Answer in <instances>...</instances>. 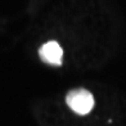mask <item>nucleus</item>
I'll return each instance as SVG.
<instances>
[{
	"label": "nucleus",
	"instance_id": "f257e3e1",
	"mask_svg": "<svg viewBox=\"0 0 126 126\" xmlns=\"http://www.w3.org/2000/svg\"><path fill=\"white\" fill-rule=\"evenodd\" d=\"M66 102H67V106L75 113L80 114V116L88 114L94 108V104H95L93 94L89 90L82 89V88L68 91L66 96Z\"/></svg>",
	"mask_w": 126,
	"mask_h": 126
},
{
	"label": "nucleus",
	"instance_id": "f03ea898",
	"mask_svg": "<svg viewBox=\"0 0 126 126\" xmlns=\"http://www.w3.org/2000/svg\"><path fill=\"white\" fill-rule=\"evenodd\" d=\"M40 59L50 66H61L63 58V50L57 41H48L39 49Z\"/></svg>",
	"mask_w": 126,
	"mask_h": 126
}]
</instances>
